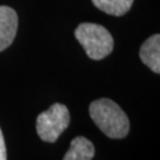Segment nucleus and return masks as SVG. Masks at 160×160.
Here are the masks:
<instances>
[{
    "mask_svg": "<svg viewBox=\"0 0 160 160\" xmlns=\"http://www.w3.org/2000/svg\"><path fill=\"white\" fill-rule=\"evenodd\" d=\"M89 114L95 125L110 139H123L129 132L126 113L109 98H100L90 103Z\"/></svg>",
    "mask_w": 160,
    "mask_h": 160,
    "instance_id": "1",
    "label": "nucleus"
},
{
    "mask_svg": "<svg viewBox=\"0 0 160 160\" xmlns=\"http://www.w3.org/2000/svg\"><path fill=\"white\" fill-rule=\"evenodd\" d=\"M75 37L83 46L87 56L94 61H100L107 57L114 48V39L112 34L98 24H80L75 30Z\"/></svg>",
    "mask_w": 160,
    "mask_h": 160,
    "instance_id": "2",
    "label": "nucleus"
},
{
    "mask_svg": "<svg viewBox=\"0 0 160 160\" xmlns=\"http://www.w3.org/2000/svg\"><path fill=\"white\" fill-rule=\"evenodd\" d=\"M70 123V113L67 106L55 103L50 108L40 113L37 118L38 137L45 142H56L59 135L68 128Z\"/></svg>",
    "mask_w": 160,
    "mask_h": 160,
    "instance_id": "3",
    "label": "nucleus"
},
{
    "mask_svg": "<svg viewBox=\"0 0 160 160\" xmlns=\"http://www.w3.org/2000/svg\"><path fill=\"white\" fill-rule=\"evenodd\" d=\"M18 29V16L8 6H0V51H4L14 40Z\"/></svg>",
    "mask_w": 160,
    "mask_h": 160,
    "instance_id": "4",
    "label": "nucleus"
},
{
    "mask_svg": "<svg viewBox=\"0 0 160 160\" xmlns=\"http://www.w3.org/2000/svg\"><path fill=\"white\" fill-rule=\"evenodd\" d=\"M140 58L155 74L160 72V36L153 34L141 45Z\"/></svg>",
    "mask_w": 160,
    "mask_h": 160,
    "instance_id": "5",
    "label": "nucleus"
},
{
    "mask_svg": "<svg viewBox=\"0 0 160 160\" xmlns=\"http://www.w3.org/2000/svg\"><path fill=\"white\" fill-rule=\"evenodd\" d=\"M95 155V147L84 137H76L70 142V148L63 160H92Z\"/></svg>",
    "mask_w": 160,
    "mask_h": 160,
    "instance_id": "6",
    "label": "nucleus"
},
{
    "mask_svg": "<svg viewBox=\"0 0 160 160\" xmlns=\"http://www.w3.org/2000/svg\"><path fill=\"white\" fill-rule=\"evenodd\" d=\"M98 10L110 16L120 17L131 10L134 0H92Z\"/></svg>",
    "mask_w": 160,
    "mask_h": 160,
    "instance_id": "7",
    "label": "nucleus"
},
{
    "mask_svg": "<svg viewBox=\"0 0 160 160\" xmlns=\"http://www.w3.org/2000/svg\"><path fill=\"white\" fill-rule=\"evenodd\" d=\"M0 160H7V157H6L5 140H4V135H2L1 129H0Z\"/></svg>",
    "mask_w": 160,
    "mask_h": 160,
    "instance_id": "8",
    "label": "nucleus"
}]
</instances>
